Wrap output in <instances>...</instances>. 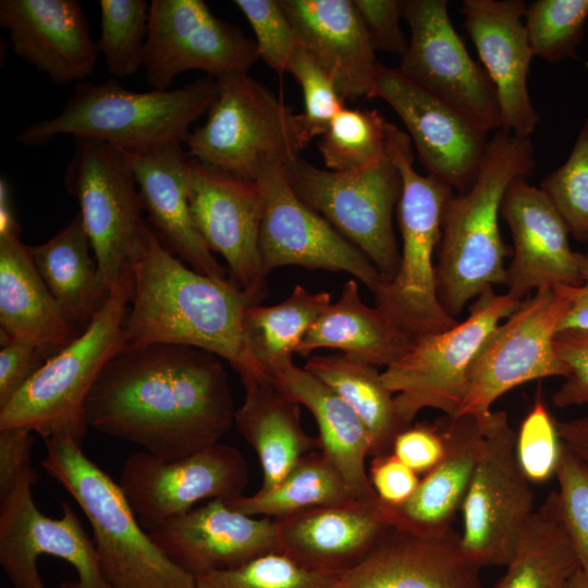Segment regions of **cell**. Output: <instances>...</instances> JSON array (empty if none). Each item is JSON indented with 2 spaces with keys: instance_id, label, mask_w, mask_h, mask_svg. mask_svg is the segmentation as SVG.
I'll list each match as a JSON object with an SVG mask.
<instances>
[{
  "instance_id": "1",
  "label": "cell",
  "mask_w": 588,
  "mask_h": 588,
  "mask_svg": "<svg viewBox=\"0 0 588 588\" xmlns=\"http://www.w3.org/2000/svg\"><path fill=\"white\" fill-rule=\"evenodd\" d=\"M85 409L88 427L163 461L219 443L236 412L220 357L164 343L122 347L93 385Z\"/></svg>"
},
{
  "instance_id": "2",
  "label": "cell",
  "mask_w": 588,
  "mask_h": 588,
  "mask_svg": "<svg viewBox=\"0 0 588 588\" xmlns=\"http://www.w3.org/2000/svg\"><path fill=\"white\" fill-rule=\"evenodd\" d=\"M132 271L123 347L192 346L225 359L243 384L272 380L246 342L244 314L254 304L232 280H217L186 267L151 226L133 256Z\"/></svg>"
},
{
  "instance_id": "3",
  "label": "cell",
  "mask_w": 588,
  "mask_h": 588,
  "mask_svg": "<svg viewBox=\"0 0 588 588\" xmlns=\"http://www.w3.org/2000/svg\"><path fill=\"white\" fill-rule=\"evenodd\" d=\"M534 170L530 138L498 130L473 185L446 200L436 273L440 302L454 318L485 290L505 284L510 249L499 226L501 203L510 184Z\"/></svg>"
},
{
  "instance_id": "4",
  "label": "cell",
  "mask_w": 588,
  "mask_h": 588,
  "mask_svg": "<svg viewBox=\"0 0 588 588\" xmlns=\"http://www.w3.org/2000/svg\"><path fill=\"white\" fill-rule=\"evenodd\" d=\"M218 95L212 77L175 89L133 91L117 81H84L62 111L20 131L15 140L40 146L61 135L103 142L122 150L142 152L169 143H184L188 127L207 113Z\"/></svg>"
},
{
  "instance_id": "5",
  "label": "cell",
  "mask_w": 588,
  "mask_h": 588,
  "mask_svg": "<svg viewBox=\"0 0 588 588\" xmlns=\"http://www.w3.org/2000/svg\"><path fill=\"white\" fill-rule=\"evenodd\" d=\"M45 471L77 503L91 530L100 568L111 588H196L139 524L119 483L70 437L44 439Z\"/></svg>"
},
{
  "instance_id": "6",
  "label": "cell",
  "mask_w": 588,
  "mask_h": 588,
  "mask_svg": "<svg viewBox=\"0 0 588 588\" xmlns=\"http://www.w3.org/2000/svg\"><path fill=\"white\" fill-rule=\"evenodd\" d=\"M388 152L403 181L396 208L402 249L395 277L381 283L373 295L376 307L414 341L460 322L440 302L433 262L441 238L443 209L454 191L414 169L411 137L396 125L390 134Z\"/></svg>"
},
{
  "instance_id": "7",
  "label": "cell",
  "mask_w": 588,
  "mask_h": 588,
  "mask_svg": "<svg viewBox=\"0 0 588 588\" xmlns=\"http://www.w3.org/2000/svg\"><path fill=\"white\" fill-rule=\"evenodd\" d=\"M132 286L115 284L90 324L51 356L0 408V429L26 428L42 439L70 437L82 444L86 401L99 375L123 347Z\"/></svg>"
},
{
  "instance_id": "8",
  "label": "cell",
  "mask_w": 588,
  "mask_h": 588,
  "mask_svg": "<svg viewBox=\"0 0 588 588\" xmlns=\"http://www.w3.org/2000/svg\"><path fill=\"white\" fill-rule=\"evenodd\" d=\"M206 122L189 132L188 158L255 181L264 164L286 167L306 146L298 114L248 74L217 78Z\"/></svg>"
},
{
  "instance_id": "9",
  "label": "cell",
  "mask_w": 588,
  "mask_h": 588,
  "mask_svg": "<svg viewBox=\"0 0 588 588\" xmlns=\"http://www.w3.org/2000/svg\"><path fill=\"white\" fill-rule=\"evenodd\" d=\"M33 469L0 497V565L12 588H111L100 568L94 541L72 506L62 516L39 511Z\"/></svg>"
},
{
  "instance_id": "10",
  "label": "cell",
  "mask_w": 588,
  "mask_h": 588,
  "mask_svg": "<svg viewBox=\"0 0 588 588\" xmlns=\"http://www.w3.org/2000/svg\"><path fill=\"white\" fill-rule=\"evenodd\" d=\"M65 171L68 192L79 206L105 297L115 284L133 286L132 260L150 225L124 150L93 139H75Z\"/></svg>"
},
{
  "instance_id": "11",
  "label": "cell",
  "mask_w": 588,
  "mask_h": 588,
  "mask_svg": "<svg viewBox=\"0 0 588 588\" xmlns=\"http://www.w3.org/2000/svg\"><path fill=\"white\" fill-rule=\"evenodd\" d=\"M285 174L296 195L371 261L382 283L395 277L400 250L393 213L403 181L389 152L376 163L345 172L297 158L285 167Z\"/></svg>"
},
{
  "instance_id": "12",
  "label": "cell",
  "mask_w": 588,
  "mask_h": 588,
  "mask_svg": "<svg viewBox=\"0 0 588 588\" xmlns=\"http://www.w3.org/2000/svg\"><path fill=\"white\" fill-rule=\"evenodd\" d=\"M520 303L489 287L469 306L465 320L443 332L414 340L406 353L381 372L406 427L424 408L457 416L467 395V373L476 353Z\"/></svg>"
},
{
  "instance_id": "13",
  "label": "cell",
  "mask_w": 588,
  "mask_h": 588,
  "mask_svg": "<svg viewBox=\"0 0 588 588\" xmlns=\"http://www.w3.org/2000/svg\"><path fill=\"white\" fill-rule=\"evenodd\" d=\"M485 440L461 511V544L481 569L509 563L535 512L532 482L516 455V432L504 411L483 418Z\"/></svg>"
},
{
  "instance_id": "14",
  "label": "cell",
  "mask_w": 588,
  "mask_h": 588,
  "mask_svg": "<svg viewBox=\"0 0 588 588\" xmlns=\"http://www.w3.org/2000/svg\"><path fill=\"white\" fill-rule=\"evenodd\" d=\"M569 308L556 289H540L499 323L476 353L467 373L468 391L457 416L485 418L492 404L523 383L549 377L567 378L554 339Z\"/></svg>"
},
{
  "instance_id": "15",
  "label": "cell",
  "mask_w": 588,
  "mask_h": 588,
  "mask_svg": "<svg viewBox=\"0 0 588 588\" xmlns=\"http://www.w3.org/2000/svg\"><path fill=\"white\" fill-rule=\"evenodd\" d=\"M403 17L411 40L397 71L413 84L446 102L485 133L501 130L494 85L467 52L445 0H406Z\"/></svg>"
},
{
  "instance_id": "16",
  "label": "cell",
  "mask_w": 588,
  "mask_h": 588,
  "mask_svg": "<svg viewBox=\"0 0 588 588\" xmlns=\"http://www.w3.org/2000/svg\"><path fill=\"white\" fill-rule=\"evenodd\" d=\"M258 59L255 40L217 17L204 1H151L143 68L152 89H169L176 75L189 70L215 79L248 74Z\"/></svg>"
},
{
  "instance_id": "17",
  "label": "cell",
  "mask_w": 588,
  "mask_h": 588,
  "mask_svg": "<svg viewBox=\"0 0 588 588\" xmlns=\"http://www.w3.org/2000/svg\"><path fill=\"white\" fill-rule=\"evenodd\" d=\"M262 200L259 250L267 273L283 266L345 271L372 293L382 278L371 261L291 187L285 167L264 164L255 175Z\"/></svg>"
},
{
  "instance_id": "18",
  "label": "cell",
  "mask_w": 588,
  "mask_h": 588,
  "mask_svg": "<svg viewBox=\"0 0 588 588\" xmlns=\"http://www.w3.org/2000/svg\"><path fill=\"white\" fill-rule=\"evenodd\" d=\"M247 482L248 466L241 451L217 443L175 461L135 453L126 458L118 483L149 531L203 500L241 495Z\"/></svg>"
},
{
  "instance_id": "19",
  "label": "cell",
  "mask_w": 588,
  "mask_h": 588,
  "mask_svg": "<svg viewBox=\"0 0 588 588\" xmlns=\"http://www.w3.org/2000/svg\"><path fill=\"white\" fill-rule=\"evenodd\" d=\"M187 197L196 230L210 252L226 261L231 280L257 305L268 295L260 250L262 200L256 181L188 158Z\"/></svg>"
},
{
  "instance_id": "20",
  "label": "cell",
  "mask_w": 588,
  "mask_h": 588,
  "mask_svg": "<svg viewBox=\"0 0 588 588\" xmlns=\"http://www.w3.org/2000/svg\"><path fill=\"white\" fill-rule=\"evenodd\" d=\"M376 97L385 100L399 114L428 175L457 193L473 185L488 146L487 133L405 78L397 69L379 65Z\"/></svg>"
},
{
  "instance_id": "21",
  "label": "cell",
  "mask_w": 588,
  "mask_h": 588,
  "mask_svg": "<svg viewBox=\"0 0 588 588\" xmlns=\"http://www.w3.org/2000/svg\"><path fill=\"white\" fill-rule=\"evenodd\" d=\"M160 550L194 578L240 567L279 552L274 519L255 517L213 499L148 531Z\"/></svg>"
},
{
  "instance_id": "22",
  "label": "cell",
  "mask_w": 588,
  "mask_h": 588,
  "mask_svg": "<svg viewBox=\"0 0 588 588\" xmlns=\"http://www.w3.org/2000/svg\"><path fill=\"white\" fill-rule=\"evenodd\" d=\"M500 216L513 240L506 294L522 301L532 291L581 283L568 229L540 187L528 184L525 177L516 179L503 196Z\"/></svg>"
},
{
  "instance_id": "23",
  "label": "cell",
  "mask_w": 588,
  "mask_h": 588,
  "mask_svg": "<svg viewBox=\"0 0 588 588\" xmlns=\"http://www.w3.org/2000/svg\"><path fill=\"white\" fill-rule=\"evenodd\" d=\"M523 0H464V26L498 94L502 127L530 138L540 120L527 87L535 57L524 24Z\"/></svg>"
},
{
  "instance_id": "24",
  "label": "cell",
  "mask_w": 588,
  "mask_h": 588,
  "mask_svg": "<svg viewBox=\"0 0 588 588\" xmlns=\"http://www.w3.org/2000/svg\"><path fill=\"white\" fill-rule=\"evenodd\" d=\"M0 26L13 52L57 85L82 83L94 72L99 51L76 0H1Z\"/></svg>"
},
{
  "instance_id": "25",
  "label": "cell",
  "mask_w": 588,
  "mask_h": 588,
  "mask_svg": "<svg viewBox=\"0 0 588 588\" xmlns=\"http://www.w3.org/2000/svg\"><path fill=\"white\" fill-rule=\"evenodd\" d=\"M480 571L453 528L421 537L390 527L335 588H485Z\"/></svg>"
},
{
  "instance_id": "26",
  "label": "cell",
  "mask_w": 588,
  "mask_h": 588,
  "mask_svg": "<svg viewBox=\"0 0 588 588\" xmlns=\"http://www.w3.org/2000/svg\"><path fill=\"white\" fill-rule=\"evenodd\" d=\"M274 520L279 552L309 569L335 575L360 563L391 527L379 499H356Z\"/></svg>"
},
{
  "instance_id": "27",
  "label": "cell",
  "mask_w": 588,
  "mask_h": 588,
  "mask_svg": "<svg viewBox=\"0 0 588 588\" xmlns=\"http://www.w3.org/2000/svg\"><path fill=\"white\" fill-rule=\"evenodd\" d=\"M437 422L445 442L441 461L405 503L392 506L379 501L391 527L421 537H439L452 529L485 440L483 418L443 415Z\"/></svg>"
},
{
  "instance_id": "28",
  "label": "cell",
  "mask_w": 588,
  "mask_h": 588,
  "mask_svg": "<svg viewBox=\"0 0 588 588\" xmlns=\"http://www.w3.org/2000/svg\"><path fill=\"white\" fill-rule=\"evenodd\" d=\"M182 143L125 156L132 168L143 209L161 243L200 274L229 280L196 230L187 197L188 156Z\"/></svg>"
},
{
  "instance_id": "29",
  "label": "cell",
  "mask_w": 588,
  "mask_h": 588,
  "mask_svg": "<svg viewBox=\"0 0 588 588\" xmlns=\"http://www.w3.org/2000/svg\"><path fill=\"white\" fill-rule=\"evenodd\" d=\"M298 45L333 77L341 98H373L379 63L351 0H280Z\"/></svg>"
},
{
  "instance_id": "30",
  "label": "cell",
  "mask_w": 588,
  "mask_h": 588,
  "mask_svg": "<svg viewBox=\"0 0 588 588\" xmlns=\"http://www.w3.org/2000/svg\"><path fill=\"white\" fill-rule=\"evenodd\" d=\"M0 323L10 338L37 344L48 359L81 334L15 235L0 236Z\"/></svg>"
},
{
  "instance_id": "31",
  "label": "cell",
  "mask_w": 588,
  "mask_h": 588,
  "mask_svg": "<svg viewBox=\"0 0 588 588\" xmlns=\"http://www.w3.org/2000/svg\"><path fill=\"white\" fill-rule=\"evenodd\" d=\"M274 382L314 415L320 451L339 470L354 497L378 500L365 465L371 454L370 437L355 412L305 368L292 365L280 371Z\"/></svg>"
},
{
  "instance_id": "32",
  "label": "cell",
  "mask_w": 588,
  "mask_h": 588,
  "mask_svg": "<svg viewBox=\"0 0 588 588\" xmlns=\"http://www.w3.org/2000/svg\"><path fill=\"white\" fill-rule=\"evenodd\" d=\"M245 399L234 424L255 450L261 468L260 490L277 486L304 455L320 450L318 438L301 422L299 403L273 380L244 383Z\"/></svg>"
},
{
  "instance_id": "33",
  "label": "cell",
  "mask_w": 588,
  "mask_h": 588,
  "mask_svg": "<svg viewBox=\"0 0 588 588\" xmlns=\"http://www.w3.org/2000/svg\"><path fill=\"white\" fill-rule=\"evenodd\" d=\"M413 341L379 308L367 306L355 280H347L335 303H330L296 350L309 357L319 348L339 350L354 360L389 367L399 360Z\"/></svg>"
},
{
  "instance_id": "34",
  "label": "cell",
  "mask_w": 588,
  "mask_h": 588,
  "mask_svg": "<svg viewBox=\"0 0 588 588\" xmlns=\"http://www.w3.org/2000/svg\"><path fill=\"white\" fill-rule=\"evenodd\" d=\"M27 250L62 313L82 333L108 297L100 291L97 261L81 216L47 242L27 245Z\"/></svg>"
},
{
  "instance_id": "35",
  "label": "cell",
  "mask_w": 588,
  "mask_h": 588,
  "mask_svg": "<svg viewBox=\"0 0 588 588\" xmlns=\"http://www.w3.org/2000/svg\"><path fill=\"white\" fill-rule=\"evenodd\" d=\"M505 568L494 588H565L579 569L558 491L549 492L535 510Z\"/></svg>"
},
{
  "instance_id": "36",
  "label": "cell",
  "mask_w": 588,
  "mask_h": 588,
  "mask_svg": "<svg viewBox=\"0 0 588 588\" xmlns=\"http://www.w3.org/2000/svg\"><path fill=\"white\" fill-rule=\"evenodd\" d=\"M304 368L355 412L370 437V456L391 453L395 437L407 427L399 415L394 394L376 367L332 354L310 355Z\"/></svg>"
},
{
  "instance_id": "37",
  "label": "cell",
  "mask_w": 588,
  "mask_h": 588,
  "mask_svg": "<svg viewBox=\"0 0 588 588\" xmlns=\"http://www.w3.org/2000/svg\"><path fill=\"white\" fill-rule=\"evenodd\" d=\"M330 303L328 292L311 293L296 285L277 305L246 308L244 332L248 348L273 381L280 371L294 365L292 355Z\"/></svg>"
},
{
  "instance_id": "38",
  "label": "cell",
  "mask_w": 588,
  "mask_h": 588,
  "mask_svg": "<svg viewBox=\"0 0 588 588\" xmlns=\"http://www.w3.org/2000/svg\"><path fill=\"white\" fill-rule=\"evenodd\" d=\"M223 500L230 509L243 514L278 519L311 509L347 503L356 498L339 470L318 450L299 458L277 486L259 489L252 495Z\"/></svg>"
},
{
  "instance_id": "39",
  "label": "cell",
  "mask_w": 588,
  "mask_h": 588,
  "mask_svg": "<svg viewBox=\"0 0 588 588\" xmlns=\"http://www.w3.org/2000/svg\"><path fill=\"white\" fill-rule=\"evenodd\" d=\"M392 127L377 110L344 107L318 142L324 166L345 172L382 160L388 156Z\"/></svg>"
},
{
  "instance_id": "40",
  "label": "cell",
  "mask_w": 588,
  "mask_h": 588,
  "mask_svg": "<svg viewBox=\"0 0 588 588\" xmlns=\"http://www.w3.org/2000/svg\"><path fill=\"white\" fill-rule=\"evenodd\" d=\"M149 7L144 0H100V37L108 72L124 78L138 72L144 63L149 26Z\"/></svg>"
},
{
  "instance_id": "41",
  "label": "cell",
  "mask_w": 588,
  "mask_h": 588,
  "mask_svg": "<svg viewBox=\"0 0 588 588\" xmlns=\"http://www.w3.org/2000/svg\"><path fill=\"white\" fill-rule=\"evenodd\" d=\"M587 19L588 0H536L526 4L524 24L534 56L550 63L576 59Z\"/></svg>"
},
{
  "instance_id": "42",
  "label": "cell",
  "mask_w": 588,
  "mask_h": 588,
  "mask_svg": "<svg viewBox=\"0 0 588 588\" xmlns=\"http://www.w3.org/2000/svg\"><path fill=\"white\" fill-rule=\"evenodd\" d=\"M342 575L309 569L281 552L195 578L196 588H335Z\"/></svg>"
},
{
  "instance_id": "43",
  "label": "cell",
  "mask_w": 588,
  "mask_h": 588,
  "mask_svg": "<svg viewBox=\"0 0 588 588\" xmlns=\"http://www.w3.org/2000/svg\"><path fill=\"white\" fill-rule=\"evenodd\" d=\"M540 188L564 220L569 234L588 243V118L565 162L543 179Z\"/></svg>"
},
{
  "instance_id": "44",
  "label": "cell",
  "mask_w": 588,
  "mask_h": 588,
  "mask_svg": "<svg viewBox=\"0 0 588 588\" xmlns=\"http://www.w3.org/2000/svg\"><path fill=\"white\" fill-rule=\"evenodd\" d=\"M287 72L299 83L304 112L298 114L305 145L322 136L333 118L344 108L331 74L302 46L295 49Z\"/></svg>"
},
{
  "instance_id": "45",
  "label": "cell",
  "mask_w": 588,
  "mask_h": 588,
  "mask_svg": "<svg viewBox=\"0 0 588 588\" xmlns=\"http://www.w3.org/2000/svg\"><path fill=\"white\" fill-rule=\"evenodd\" d=\"M562 450L556 420L538 390L532 407L516 432L518 463L531 482H543L555 475Z\"/></svg>"
},
{
  "instance_id": "46",
  "label": "cell",
  "mask_w": 588,
  "mask_h": 588,
  "mask_svg": "<svg viewBox=\"0 0 588 588\" xmlns=\"http://www.w3.org/2000/svg\"><path fill=\"white\" fill-rule=\"evenodd\" d=\"M554 476L563 523L579 569L588 578V469L562 443Z\"/></svg>"
},
{
  "instance_id": "47",
  "label": "cell",
  "mask_w": 588,
  "mask_h": 588,
  "mask_svg": "<svg viewBox=\"0 0 588 588\" xmlns=\"http://www.w3.org/2000/svg\"><path fill=\"white\" fill-rule=\"evenodd\" d=\"M250 24L259 59L282 74L298 46L293 25L280 0H235Z\"/></svg>"
},
{
  "instance_id": "48",
  "label": "cell",
  "mask_w": 588,
  "mask_h": 588,
  "mask_svg": "<svg viewBox=\"0 0 588 588\" xmlns=\"http://www.w3.org/2000/svg\"><path fill=\"white\" fill-rule=\"evenodd\" d=\"M554 348L571 373L553 393V404L560 408L588 404V330L558 331Z\"/></svg>"
},
{
  "instance_id": "49",
  "label": "cell",
  "mask_w": 588,
  "mask_h": 588,
  "mask_svg": "<svg viewBox=\"0 0 588 588\" xmlns=\"http://www.w3.org/2000/svg\"><path fill=\"white\" fill-rule=\"evenodd\" d=\"M375 51L405 54L408 42L400 26L404 1L354 0L353 1Z\"/></svg>"
},
{
  "instance_id": "50",
  "label": "cell",
  "mask_w": 588,
  "mask_h": 588,
  "mask_svg": "<svg viewBox=\"0 0 588 588\" xmlns=\"http://www.w3.org/2000/svg\"><path fill=\"white\" fill-rule=\"evenodd\" d=\"M0 408L25 385L48 360L32 341L10 338L0 330Z\"/></svg>"
},
{
  "instance_id": "51",
  "label": "cell",
  "mask_w": 588,
  "mask_h": 588,
  "mask_svg": "<svg viewBox=\"0 0 588 588\" xmlns=\"http://www.w3.org/2000/svg\"><path fill=\"white\" fill-rule=\"evenodd\" d=\"M445 442L436 421L418 422L402 430L394 439L391 453L415 473H428L443 457Z\"/></svg>"
},
{
  "instance_id": "52",
  "label": "cell",
  "mask_w": 588,
  "mask_h": 588,
  "mask_svg": "<svg viewBox=\"0 0 588 588\" xmlns=\"http://www.w3.org/2000/svg\"><path fill=\"white\" fill-rule=\"evenodd\" d=\"M368 477L379 501L392 506L405 503L420 481L418 474L392 453L372 456Z\"/></svg>"
},
{
  "instance_id": "53",
  "label": "cell",
  "mask_w": 588,
  "mask_h": 588,
  "mask_svg": "<svg viewBox=\"0 0 588 588\" xmlns=\"http://www.w3.org/2000/svg\"><path fill=\"white\" fill-rule=\"evenodd\" d=\"M33 431L22 427L0 429V497L8 493L20 477L33 469Z\"/></svg>"
},
{
  "instance_id": "54",
  "label": "cell",
  "mask_w": 588,
  "mask_h": 588,
  "mask_svg": "<svg viewBox=\"0 0 588 588\" xmlns=\"http://www.w3.org/2000/svg\"><path fill=\"white\" fill-rule=\"evenodd\" d=\"M577 265L581 283L575 286L554 287L569 302V308L560 323L559 331L565 329L588 330V255L577 253Z\"/></svg>"
},
{
  "instance_id": "55",
  "label": "cell",
  "mask_w": 588,
  "mask_h": 588,
  "mask_svg": "<svg viewBox=\"0 0 588 588\" xmlns=\"http://www.w3.org/2000/svg\"><path fill=\"white\" fill-rule=\"evenodd\" d=\"M562 443L588 469V411L581 416L556 421Z\"/></svg>"
},
{
  "instance_id": "56",
  "label": "cell",
  "mask_w": 588,
  "mask_h": 588,
  "mask_svg": "<svg viewBox=\"0 0 588 588\" xmlns=\"http://www.w3.org/2000/svg\"><path fill=\"white\" fill-rule=\"evenodd\" d=\"M21 229L14 215L9 183L0 179V236H20Z\"/></svg>"
},
{
  "instance_id": "57",
  "label": "cell",
  "mask_w": 588,
  "mask_h": 588,
  "mask_svg": "<svg viewBox=\"0 0 588 588\" xmlns=\"http://www.w3.org/2000/svg\"><path fill=\"white\" fill-rule=\"evenodd\" d=\"M565 588H588V578L578 569L568 580Z\"/></svg>"
}]
</instances>
